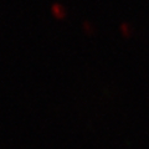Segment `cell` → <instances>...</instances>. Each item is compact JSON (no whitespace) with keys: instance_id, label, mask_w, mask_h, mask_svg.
<instances>
[{"instance_id":"1","label":"cell","mask_w":149,"mask_h":149,"mask_svg":"<svg viewBox=\"0 0 149 149\" xmlns=\"http://www.w3.org/2000/svg\"><path fill=\"white\" fill-rule=\"evenodd\" d=\"M51 15L55 19H57V20H63V19H66V16H67V10L62 4L55 3V4H52V6H51Z\"/></svg>"}]
</instances>
